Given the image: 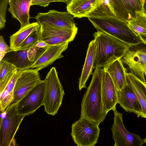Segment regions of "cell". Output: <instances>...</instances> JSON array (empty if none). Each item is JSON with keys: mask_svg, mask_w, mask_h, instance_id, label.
I'll list each match as a JSON object with an SVG mask.
<instances>
[{"mask_svg": "<svg viewBox=\"0 0 146 146\" xmlns=\"http://www.w3.org/2000/svg\"><path fill=\"white\" fill-rule=\"evenodd\" d=\"M72 15L68 12L50 10L46 13H39L35 18L40 25L72 29L76 27Z\"/></svg>", "mask_w": 146, "mask_h": 146, "instance_id": "12", "label": "cell"}, {"mask_svg": "<svg viewBox=\"0 0 146 146\" xmlns=\"http://www.w3.org/2000/svg\"><path fill=\"white\" fill-rule=\"evenodd\" d=\"M138 36L141 40L142 42L146 45V34L140 35Z\"/></svg>", "mask_w": 146, "mask_h": 146, "instance_id": "33", "label": "cell"}, {"mask_svg": "<svg viewBox=\"0 0 146 146\" xmlns=\"http://www.w3.org/2000/svg\"><path fill=\"white\" fill-rule=\"evenodd\" d=\"M99 124L80 117L71 126V135L78 146H94L100 133Z\"/></svg>", "mask_w": 146, "mask_h": 146, "instance_id": "6", "label": "cell"}, {"mask_svg": "<svg viewBox=\"0 0 146 146\" xmlns=\"http://www.w3.org/2000/svg\"><path fill=\"white\" fill-rule=\"evenodd\" d=\"M17 104L9 105L4 111L1 112L0 146H10L15 144V136L25 116L18 113Z\"/></svg>", "mask_w": 146, "mask_h": 146, "instance_id": "5", "label": "cell"}, {"mask_svg": "<svg viewBox=\"0 0 146 146\" xmlns=\"http://www.w3.org/2000/svg\"><path fill=\"white\" fill-rule=\"evenodd\" d=\"M143 6L145 0H140Z\"/></svg>", "mask_w": 146, "mask_h": 146, "instance_id": "36", "label": "cell"}, {"mask_svg": "<svg viewBox=\"0 0 146 146\" xmlns=\"http://www.w3.org/2000/svg\"><path fill=\"white\" fill-rule=\"evenodd\" d=\"M45 89V80H41L17 103L18 113L25 116L29 115L43 105Z\"/></svg>", "mask_w": 146, "mask_h": 146, "instance_id": "8", "label": "cell"}, {"mask_svg": "<svg viewBox=\"0 0 146 146\" xmlns=\"http://www.w3.org/2000/svg\"><path fill=\"white\" fill-rule=\"evenodd\" d=\"M40 40L48 45H57L72 41L78 32V28H66L41 25Z\"/></svg>", "mask_w": 146, "mask_h": 146, "instance_id": "10", "label": "cell"}, {"mask_svg": "<svg viewBox=\"0 0 146 146\" xmlns=\"http://www.w3.org/2000/svg\"><path fill=\"white\" fill-rule=\"evenodd\" d=\"M126 76L127 83L136 95L146 119V82L131 72L127 73Z\"/></svg>", "mask_w": 146, "mask_h": 146, "instance_id": "22", "label": "cell"}, {"mask_svg": "<svg viewBox=\"0 0 146 146\" xmlns=\"http://www.w3.org/2000/svg\"><path fill=\"white\" fill-rule=\"evenodd\" d=\"M13 50L5 42L3 36H0V61L3 58L6 53Z\"/></svg>", "mask_w": 146, "mask_h": 146, "instance_id": "31", "label": "cell"}, {"mask_svg": "<svg viewBox=\"0 0 146 146\" xmlns=\"http://www.w3.org/2000/svg\"><path fill=\"white\" fill-rule=\"evenodd\" d=\"M17 70L11 64L0 61V82L3 81L11 74Z\"/></svg>", "mask_w": 146, "mask_h": 146, "instance_id": "28", "label": "cell"}, {"mask_svg": "<svg viewBox=\"0 0 146 146\" xmlns=\"http://www.w3.org/2000/svg\"><path fill=\"white\" fill-rule=\"evenodd\" d=\"M121 59H117L103 68L109 74L118 91L122 89L127 84L126 69Z\"/></svg>", "mask_w": 146, "mask_h": 146, "instance_id": "18", "label": "cell"}, {"mask_svg": "<svg viewBox=\"0 0 146 146\" xmlns=\"http://www.w3.org/2000/svg\"><path fill=\"white\" fill-rule=\"evenodd\" d=\"M88 18L97 31L110 35L130 46L142 42L128 27V22L116 17Z\"/></svg>", "mask_w": 146, "mask_h": 146, "instance_id": "3", "label": "cell"}, {"mask_svg": "<svg viewBox=\"0 0 146 146\" xmlns=\"http://www.w3.org/2000/svg\"><path fill=\"white\" fill-rule=\"evenodd\" d=\"M31 5H37L44 7L49 5L50 3L59 2L68 4L70 3L66 0H31Z\"/></svg>", "mask_w": 146, "mask_h": 146, "instance_id": "30", "label": "cell"}, {"mask_svg": "<svg viewBox=\"0 0 146 146\" xmlns=\"http://www.w3.org/2000/svg\"><path fill=\"white\" fill-rule=\"evenodd\" d=\"M116 17L111 0H97L93 9L86 17L111 18Z\"/></svg>", "mask_w": 146, "mask_h": 146, "instance_id": "24", "label": "cell"}, {"mask_svg": "<svg viewBox=\"0 0 146 146\" xmlns=\"http://www.w3.org/2000/svg\"><path fill=\"white\" fill-rule=\"evenodd\" d=\"M128 26L137 36L146 34V14L143 10L136 12V17L128 22Z\"/></svg>", "mask_w": 146, "mask_h": 146, "instance_id": "26", "label": "cell"}, {"mask_svg": "<svg viewBox=\"0 0 146 146\" xmlns=\"http://www.w3.org/2000/svg\"><path fill=\"white\" fill-rule=\"evenodd\" d=\"M100 71L103 110L107 115L110 110L116 109L118 102V91L109 74L103 68L100 69Z\"/></svg>", "mask_w": 146, "mask_h": 146, "instance_id": "13", "label": "cell"}, {"mask_svg": "<svg viewBox=\"0 0 146 146\" xmlns=\"http://www.w3.org/2000/svg\"><path fill=\"white\" fill-rule=\"evenodd\" d=\"M93 36L95 43V55L93 68L100 69L121 59L131 46L107 33L97 31Z\"/></svg>", "mask_w": 146, "mask_h": 146, "instance_id": "1", "label": "cell"}, {"mask_svg": "<svg viewBox=\"0 0 146 146\" xmlns=\"http://www.w3.org/2000/svg\"><path fill=\"white\" fill-rule=\"evenodd\" d=\"M8 4V10L13 17L19 22L20 28L30 24L29 12L31 0H9Z\"/></svg>", "mask_w": 146, "mask_h": 146, "instance_id": "17", "label": "cell"}, {"mask_svg": "<svg viewBox=\"0 0 146 146\" xmlns=\"http://www.w3.org/2000/svg\"><path fill=\"white\" fill-rule=\"evenodd\" d=\"M40 25L37 22L25 26L11 35L10 38V47L13 50H19L20 46L28 36L33 32L38 30Z\"/></svg>", "mask_w": 146, "mask_h": 146, "instance_id": "23", "label": "cell"}, {"mask_svg": "<svg viewBox=\"0 0 146 146\" xmlns=\"http://www.w3.org/2000/svg\"><path fill=\"white\" fill-rule=\"evenodd\" d=\"M28 50H12L5 54L1 61L12 65L18 70L30 69L34 62L31 61L28 56Z\"/></svg>", "mask_w": 146, "mask_h": 146, "instance_id": "19", "label": "cell"}, {"mask_svg": "<svg viewBox=\"0 0 146 146\" xmlns=\"http://www.w3.org/2000/svg\"><path fill=\"white\" fill-rule=\"evenodd\" d=\"M116 16L128 22L136 16V12L143 10L140 0H111Z\"/></svg>", "mask_w": 146, "mask_h": 146, "instance_id": "14", "label": "cell"}, {"mask_svg": "<svg viewBox=\"0 0 146 146\" xmlns=\"http://www.w3.org/2000/svg\"><path fill=\"white\" fill-rule=\"evenodd\" d=\"M69 43L48 46L31 68H36L39 71L51 65L56 60L63 57L62 53L67 48Z\"/></svg>", "mask_w": 146, "mask_h": 146, "instance_id": "16", "label": "cell"}, {"mask_svg": "<svg viewBox=\"0 0 146 146\" xmlns=\"http://www.w3.org/2000/svg\"><path fill=\"white\" fill-rule=\"evenodd\" d=\"M113 124L111 130L114 146H142L145 143L139 135L131 133L126 129L123 124V114L115 109L113 111Z\"/></svg>", "mask_w": 146, "mask_h": 146, "instance_id": "9", "label": "cell"}, {"mask_svg": "<svg viewBox=\"0 0 146 146\" xmlns=\"http://www.w3.org/2000/svg\"><path fill=\"white\" fill-rule=\"evenodd\" d=\"M44 80L45 82L43 105L44 110L47 114L54 116L62 105L65 94L55 67L50 68Z\"/></svg>", "mask_w": 146, "mask_h": 146, "instance_id": "4", "label": "cell"}, {"mask_svg": "<svg viewBox=\"0 0 146 146\" xmlns=\"http://www.w3.org/2000/svg\"><path fill=\"white\" fill-rule=\"evenodd\" d=\"M9 0H0V3H8Z\"/></svg>", "mask_w": 146, "mask_h": 146, "instance_id": "35", "label": "cell"}, {"mask_svg": "<svg viewBox=\"0 0 146 146\" xmlns=\"http://www.w3.org/2000/svg\"><path fill=\"white\" fill-rule=\"evenodd\" d=\"M40 40L39 29L30 35L21 44L19 50H28L35 46Z\"/></svg>", "mask_w": 146, "mask_h": 146, "instance_id": "27", "label": "cell"}, {"mask_svg": "<svg viewBox=\"0 0 146 146\" xmlns=\"http://www.w3.org/2000/svg\"><path fill=\"white\" fill-rule=\"evenodd\" d=\"M145 143H146V137L144 139Z\"/></svg>", "mask_w": 146, "mask_h": 146, "instance_id": "37", "label": "cell"}, {"mask_svg": "<svg viewBox=\"0 0 146 146\" xmlns=\"http://www.w3.org/2000/svg\"><path fill=\"white\" fill-rule=\"evenodd\" d=\"M118 103L125 111L145 118L136 95L128 83L122 89L118 91Z\"/></svg>", "mask_w": 146, "mask_h": 146, "instance_id": "15", "label": "cell"}, {"mask_svg": "<svg viewBox=\"0 0 146 146\" xmlns=\"http://www.w3.org/2000/svg\"><path fill=\"white\" fill-rule=\"evenodd\" d=\"M47 47L41 48L35 46L30 48L28 50V56L29 60L35 62L44 52Z\"/></svg>", "mask_w": 146, "mask_h": 146, "instance_id": "29", "label": "cell"}, {"mask_svg": "<svg viewBox=\"0 0 146 146\" xmlns=\"http://www.w3.org/2000/svg\"><path fill=\"white\" fill-rule=\"evenodd\" d=\"M48 46L46 42L44 41L40 40L37 43L35 46L39 48H44L47 47Z\"/></svg>", "mask_w": 146, "mask_h": 146, "instance_id": "32", "label": "cell"}, {"mask_svg": "<svg viewBox=\"0 0 146 146\" xmlns=\"http://www.w3.org/2000/svg\"><path fill=\"white\" fill-rule=\"evenodd\" d=\"M95 55L94 39L89 43L87 51L86 57L78 82L79 89L81 90L86 88V83L90 76L93 74L92 71Z\"/></svg>", "mask_w": 146, "mask_h": 146, "instance_id": "20", "label": "cell"}, {"mask_svg": "<svg viewBox=\"0 0 146 146\" xmlns=\"http://www.w3.org/2000/svg\"><path fill=\"white\" fill-rule=\"evenodd\" d=\"M21 70H16L4 89L0 93V110L4 111L13 99V90L16 80Z\"/></svg>", "mask_w": 146, "mask_h": 146, "instance_id": "25", "label": "cell"}, {"mask_svg": "<svg viewBox=\"0 0 146 146\" xmlns=\"http://www.w3.org/2000/svg\"><path fill=\"white\" fill-rule=\"evenodd\" d=\"M66 0L68 1L70 3L71 2V1H72V0Z\"/></svg>", "mask_w": 146, "mask_h": 146, "instance_id": "38", "label": "cell"}, {"mask_svg": "<svg viewBox=\"0 0 146 146\" xmlns=\"http://www.w3.org/2000/svg\"><path fill=\"white\" fill-rule=\"evenodd\" d=\"M36 68L21 70L13 90V99L10 105L17 104L41 80Z\"/></svg>", "mask_w": 146, "mask_h": 146, "instance_id": "11", "label": "cell"}, {"mask_svg": "<svg viewBox=\"0 0 146 146\" xmlns=\"http://www.w3.org/2000/svg\"><path fill=\"white\" fill-rule=\"evenodd\" d=\"M143 9L146 14V0H145L143 5Z\"/></svg>", "mask_w": 146, "mask_h": 146, "instance_id": "34", "label": "cell"}, {"mask_svg": "<svg viewBox=\"0 0 146 146\" xmlns=\"http://www.w3.org/2000/svg\"><path fill=\"white\" fill-rule=\"evenodd\" d=\"M100 69L95 68L81 103L80 117L100 124L106 116L103 110Z\"/></svg>", "mask_w": 146, "mask_h": 146, "instance_id": "2", "label": "cell"}, {"mask_svg": "<svg viewBox=\"0 0 146 146\" xmlns=\"http://www.w3.org/2000/svg\"><path fill=\"white\" fill-rule=\"evenodd\" d=\"M97 0H72L67 5V10L73 17H86L93 9Z\"/></svg>", "mask_w": 146, "mask_h": 146, "instance_id": "21", "label": "cell"}, {"mask_svg": "<svg viewBox=\"0 0 146 146\" xmlns=\"http://www.w3.org/2000/svg\"><path fill=\"white\" fill-rule=\"evenodd\" d=\"M130 71L137 78L146 82V45L141 42L131 46L121 59Z\"/></svg>", "mask_w": 146, "mask_h": 146, "instance_id": "7", "label": "cell"}]
</instances>
